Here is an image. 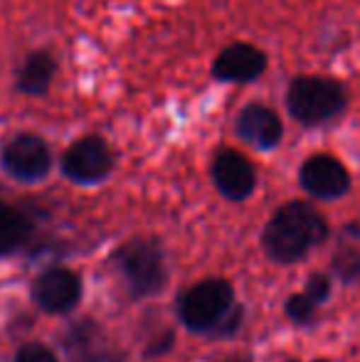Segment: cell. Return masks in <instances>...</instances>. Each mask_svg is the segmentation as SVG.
<instances>
[{
	"mask_svg": "<svg viewBox=\"0 0 360 362\" xmlns=\"http://www.w3.org/2000/svg\"><path fill=\"white\" fill-rule=\"evenodd\" d=\"M328 237V224L321 212L308 202H289L269 219L262 244L279 264H294L306 257Z\"/></svg>",
	"mask_w": 360,
	"mask_h": 362,
	"instance_id": "6da1fadb",
	"label": "cell"
},
{
	"mask_svg": "<svg viewBox=\"0 0 360 362\" xmlns=\"http://www.w3.org/2000/svg\"><path fill=\"white\" fill-rule=\"evenodd\" d=\"M235 308V291L225 279H207L190 286L178 300L182 325L195 333L217 330Z\"/></svg>",
	"mask_w": 360,
	"mask_h": 362,
	"instance_id": "7a4b0ae2",
	"label": "cell"
},
{
	"mask_svg": "<svg viewBox=\"0 0 360 362\" xmlns=\"http://www.w3.org/2000/svg\"><path fill=\"white\" fill-rule=\"evenodd\" d=\"M289 114L306 126L331 121L346 109V91L338 81L323 76H298L286 94Z\"/></svg>",
	"mask_w": 360,
	"mask_h": 362,
	"instance_id": "3957f363",
	"label": "cell"
},
{
	"mask_svg": "<svg viewBox=\"0 0 360 362\" xmlns=\"http://www.w3.org/2000/svg\"><path fill=\"white\" fill-rule=\"evenodd\" d=\"M114 262L134 296H151L163 288V249L153 239H131L116 252Z\"/></svg>",
	"mask_w": 360,
	"mask_h": 362,
	"instance_id": "277c9868",
	"label": "cell"
},
{
	"mask_svg": "<svg viewBox=\"0 0 360 362\" xmlns=\"http://www.w3.org/2000/svg\"><path fill=\"white\" fill-rule=\"evenodd\" d=\"M114 168V156L109 146L96 136L79 139L77 144L69 146V151L62 158V170L69 180L91 185V182L104 180Z\"/></svg>",
	"mask_w": 360,
	"mask_h": 362,
	"instance_id": "5b68a950",
	"label": "cell"
},
{
	"mask_svg": "<svg viewBox=\"0 0 360 362\" xmlns=\"http://www.w3.org/2000/svg\"><path fill=\"white\" fill-rule=\"evenodd\" d=\"M50 165H52V156L40 136L23 134L3 148V168L18 180H40L50 173Z\"/></svg>",
	"mask_w": 360,
	"mask_h": 362,
	"instance_id": "8992f818",
	"label": "cell"
},
{
	"mask_svg": "<svg viewBox=\"0 0 360 362\" xmlns=\"http://www.w3.org/2000/svg\"><path fill=\"white\" fill-rule=\"evenodd\" d=\"M301 187L313 197L321 200H333L348 192L351 187V175H348L346 165L333 156H313L301 165L298 173Z\"/></svg>",
	"mask_w": 360,
	"mask_h": 362,
	"instance_id": "52a82bcc",
	"label": "cell"
},
{
	"mask_svg": "<svg viewBox=\"0 0 360 362\" xmlns=\"http://www.w3.org/2000/svg\"><path fill=\"white\" fill-rule=\"evenodd\" d=\"M33 296L40 308L50 310V313H67L77 305L79 296H82V284H79L77 274L69 269H52L35 281Z\"/></svg>",
	"mask_w": 360,
	"mask_h": 362,
	"instance_id": "ba28073f",
	"label": "cell"
},
{
	"mask_svg": "<svg viewBox=\"0 0 360 362\" xmlns=\"http://www.w3.org/2000/svg\"><path fill=\"white\" fill-rule=\"evenodd\" d=\"M212 180L227 200H247L255 190V168L237 151H222L212 165Z\"/></svg>",
	"mask_w": 360,
	"mask_h": 362,
	"instance_id": "9c48e42d",
	"label": "cell"
},
{
	"mask_svg": "<svg viewBox=\"0 0 360 362\" xmlns=\"http://www.w3.org/2000/svg\"><path fill=\"white\" fill-rule=\"evenodd\" d=\"M267 67V57L260 52L257 47L252 45H245V42H237V45H230L220 52L217 57L215 72L217 79L222 81H235V84H242V81H252L257 79Z\"/></svg>",
	"mask_w": 360,
	"mask_h": 362,
	"instance_id": "30bf717a",
	"label": "cell"
},
{
	"mask_svg": "<svg viewBox=\"0 0 360 362\" xmlns=\"http://www.w3.org/2000/svg\"><path fill=\"white\" fill-rule=\"evenodd\" d=\"M237 134L255 148H274L281 141V121L272 109L247 106L237 119Z\"/></svg>",
	"mask_w": 360,
	"mask_h": 362,
	"instance_id": "8fae6325",
	"label": "cell"
},
{
	"mask_svg": "<svg viewBox=\"0 0 360 362\" xmlns=\"http://www.w3.org/2000/svg\"><path fill=\"white\" fill-rule=\"evenodd\" d=\"M54 72H57V64H54L52 54L47 52H33L25 64L20 67L18 74V89L23 94L30 96H40L50 89L54 79Z\"/></svg>",
	"mask_w": 360,
	"mask_h": 362,
	"instance_id": "7c38bea8",
	"label": "cell"
},
{
	"mask_svg": "<svg viewBox=\"0 0 360 362\" xmlns=\"http://www.w3.org/2000/svg\"><path fill=\"white\" fill-rule=\"evenodd\" d=\"M328 293H331V281H328L323 274H313L306 291H301V293L289 298V303H286L289 318L296 320V323H311L313 313H316L318 305L328 298Z\"/></svg>",
	"mask_w": 360,
	"mask_h": 362,
	"instance_id": "4fadbf2b",
	"label": "cell"
},
{
	"mask_svg": "<svg viewBox=\"0 0 360 362\" xmlns=\"http://www.w3.org/2000/svg\"><path fill=\"white\" fill-rule=\"evenodd\" d=\"M30 219L8 205H0V254L18 249L30 237Z\"/></svg>",
	"mask_w": 360,
	"mask_h": 362,
	"instance_id": "5bb4252c",
	"label": "cell"
},
{
	"mask_svg": "<svg viewBox=\"0 0 360 362\" xmlns=\"http://www.w3.org/2000/svg\"><path fill=\"white\" fill-rule=\"evenodd\" d=\"M15 362H57V358L47 348H42V345H25L18 353Z\"/></svg>",
	"mask_w": 360,
	"mask_h": 362,
	"instance_id": "9a60e30c",
	"label": "cell"
},
{
	"mask_svg": "<svg viewBox=\"0 0 360 362\" xmlns=\"http://www.w3.org/2000/svg\"><path fill=\"white\" fill-rule=\"evenodd\" d=\"M316 362H326V360H316Z\"/></svg>",
	"mask_w": 360,
	"mask_h": 362,
	"instance_id": "2e32d148",
	"label": "cell"
},
{
	"mask_svg": "<svg viewBox=\"0 0 360 362\" xmlns=\"http://www.w3.org/2000/svg\"><path fill=\"white\" fill-rule=\"evenodd\" d=\"M289 362H296V360H289Z\"/></svg>",
	"mask_w": 360,
	"mask_h": 362,
	"instance_id": "e0dca14e",
	"label": "cell"
}]
</instances>
